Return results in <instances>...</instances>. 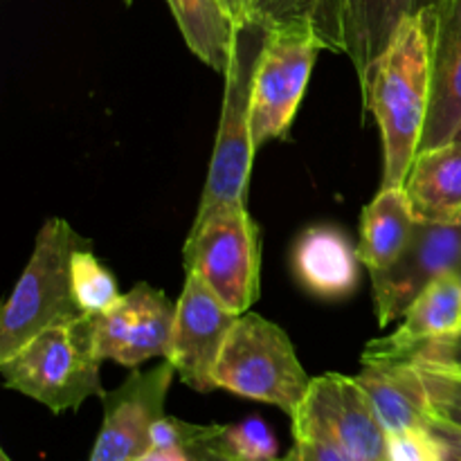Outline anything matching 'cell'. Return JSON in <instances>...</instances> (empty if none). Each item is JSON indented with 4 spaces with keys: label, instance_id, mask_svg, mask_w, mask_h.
Wrapping results in <instances>:
<instances>
[{
    "label": "cell",
    "instance_id": "obj_1",
    "mask_svg": "<svg viewBox=\"0 0 461 461\" xmlns=\"http://www.w3.org/2000/svg\"><path fill=\"white\" fill-rule=\"evenodd\" d=\"M365 111L383 138L381 187H403L419 153L430 106V36L426 18H405L360 81Z\"/></svg>",
    "mask_w": 461,
    "mask_h": 461
},
{
    "label": "cell",
    "instance_id": "obj_2",
    "mask_svg": "<svg viewBox=\"0 0 461 461\" xmlns=\"http://www.w3.org/2000/svg\"><path fill=\"white\" fill-rule=\"evenodd\" d=\"M102 363L95 347L93 315H86L36 333L16 354L0 360V374L5 387L61 414L79 410L90 396L106 394L99 381Z\"/></svg>",
    "mask_w": 461,
    "mask_h": 461
},
{
    "label": "cell",
    "instance_id": "obj_3",
    "mask_svg": "<svg viewBox=\"0 0 461 461\" xmlns=\"http://www.w3.org/2000/svg\"><path fill=\"white\" fill-rule=\"evenodd\" d=\"M86 239L68 221L48 219L39 230L34 252L0 311V360L16 354L36 333L54 324L86 318L72 295V252Z\"/></svg>",
    "mask_w": 461,
    "mask_h": 461
},
{
    "label": "cell",
    "instance_id": "obj_4",
    "mask_svg": "<svg viewBox=\"0 0 461 461\" xmlns=\"http://www.w3.org/2000/svg\"><path fill=\"white\" fill-rule=\"evenodd\" d=\"M266 34L268 27L257 21L237 27L232 61L223 75V108L198 214H210L219 207H248V183L257 151L252 140V88Z\"/></svg>",
    "mask_w": 461,
    "mask_h": 461
},
{
    "label": "cell",
    "instance_id": "obj_5",
    "mask_svg": "<svg viewBox=\"0 0 461 461\" xmlns=\"http://www.w3.org/2000/svg\"><path fill=\"white\" fill-rule=\"evenodd\" d=\"M311 378L284 329L257 313L239 315L214 367V387L275 405L293 419Z\"/></svg>",
    "mask_w": 461,
    "mask_h": 461
},
{
    "label": "cell",
    "instance_id": "obj_6",
    "mask_svg": "<svg viewBox=\"0 0 461 461\" xmlns=\"http://www.w3.org/2000/svg\"><path fill=\"white\" fill-rule=\"evenodd\" d=\"M185 275H196L234 313L259 297V228L248 207H219L196 214L183 250Z\"/></svg>",
    "mask_w": 461,
    "mask_h": 461
},
{
    "label": "cell",
    "instance_id": "obj_7",
    "mask_svg": "<svg viewBox=\"0 0 461 461\" xmlns=\"http://www.w3.org/2000/svg\"><path fill=\"white\" fill-rule=\"evenodd\" d=\"M291 421L295 441L324 444L349 461H390V435L356 376L331 372L311 378Z\"/></svg>",
    "mask_w": 461,
    "mask_h": 461
},
{
    "label": "cell",
    "instance_id": "obj_8",
    "mask_svg": "<svg viewBox=\"0 0 461 461\" xmlns=\"http://www.w3.org/2000/svg\"><path fill=\"white\" fill-rule=\"evenodd\" d=\"M320 52L322 45L309 27H268L252 88L257 149L288 135Z\"/></svg>",
    "mask_w": 461,
    "mask_h": 461
},
{
    "label": "cell",
    "instance_id": "obj_9",
    "mask_svg": "<svg viewBox=\"0 0 461 461\" xmlns=\"http://www.w3.org/2000/svg\"><path fill=\"white\" fill-rule=\"evenodd\" d=\"M176 367L167 363L151 372H133L120 387L102 396L104 421L88 461H140L153 450V428L165 419Z\"/></svg>",
    "mask_w": 461,
    "mask_h": 461
},
{
    "label": "cell",
    "instance_id": "obj_10",
    "mask_svg": "<svg viewBox=\"0 0 461 461\" xmlns=\"http://www.w3.org/2000/svg\"><path fill=\"white\" fill-rule=\"evenodd\" d=\"M176 304L149 284L140 282L104 313L93 315L95 347L102 360L138 367L169 356Z\"/></svg>",
    "mask_w": 461,
    "mask_h": 461
},
{
    "label": "cell",
    "instance_id": "obj_11",
    "mask_svg": "<svg viewBox=\"0 0 461 461\" xmlns=\"http://www.w3.org/2000/svg\"><path fill=\"white\" fill-rule=\"evenodd\" d=\"M239 313L223 304L201 277H185L183 295L176 302L174 338L169 360L185 385L207 394L214 387V367Z\"/></svg>",
    "mask_w": 461,
    "mask_h": 461
},
{
    "label": "cell",
    "instance_id": "obj_12",
    "mask_svg": "<svg viewBox=\"0 0 461 461\" xmlns=\"http://www.w3.org/2000/svg\"><path fill=\"white\" fill-rule=\"evenodd\" d=\"M461 275V225L417 223L408 250L385 270H374L378 324L401 320L412 302L441 275Z\"/></svg>",
    "mask_w": 461,
    "mask_h": 461
},
{
    "label": "cell",
    "instance_id": "obj_13",
    "mask_svg": "<svg viewBox=\"0 0 461 461\" xmlns=\"http://www.w3.org/2000/svg\"><path fill=\"white\" fill-rule=\"evenodd\" d=\"M430 36V106L419 151L450 142L461 131V0L423 12Z\"/></svg>",
    "mask_w": 461,
    "mask_h": 461
},
{
    "label": "cell",
    "instance_id": "obj_14",
    "mask_svg": "<svg viewBox=\"0 0 461 461\" xmlns=\"http://www.w3.org/2000/svg\"><path fill=\"white\" fill-rule=\"evenodd\" d=\"M392 336L365 347L363 363H399L423 342L437 340L461 329V275H441L405 311Z\"/></svg>",
    "mask_w": 461,
    "mask_h": 461
},
{
    "label": "cell",
    "instance_id": "obj_15",
    "mask_svg": "<svg viewBox=\"0 0 461 461\" xmlns=\"http://www.w3.org/2000/svg\"><path fill=\"white\" fill-rule=\"evenodd\" d=\"M293 273L315 297L342 300L358 288V250L342 230L333 225H311L293 246Z\"/></svg>",
    "mask_w": 461,
    "mask_h": 461
},
{
    "label": "cell",
    "instance_id": "obj_16",
    "mask_svg": "<svg viewBox=\"0 0 461 461\" xmlns=\"http://www.w3.org/2000/svg\"><path fill=\"white\" fill-rule=\"evenodd\" d=\"M403 189L419 223L461 225V140L419 151Z\"/></svg>",
    "mask_w": 461,
    "mask_h": 461
},
{
    "label": "cell",
    "instance_id": "obj_17",
    "mask_svg": "<svg viewBox=\"0 0 461 461\" xmlns=\"http://www.w3.org/2000/svg\"><path fill=\"white\" fill-rule=\"evenodd\" d=\"M441 0H345V54L358 81L385 52L405 18L421 16Z\"/></svg>",
    "mask_w": 461,
    "mask_h": 461
},
{
    "label": "cell",
    "instance_id": "obj_18",
    "mask_svg": "<svg viewBox=\"0 0 461 461\" xmlns=\"http://www.w3.org/2000/svg\"><path fill=\"white\" fill-rule=\"evenodd\" d=\"M387 435L430 426L421 374L412 363H363L356 374Z\"/></svg>",
    "mask_w": 461,
    "mask_h": 461
},
{
    "label": "cell",
    "instance_id": "obj_19",
    "mask_svg": "<svg viewBox=\"0 0 461 461\" xmlns=\"http://www.w3.org/2000/svg\"><path fill=\"white\" fill-rule=\"evenodd\" d=\"M417 223L403 187L378 189L374 201L363 210L360 246L356 248L360 264L369 273L390 268L408 250Z\"/></svg>",
    "mask_w": 461,
    "mask_h": 461
},
{
    "label": "cell",
    "instance_id": "obj_20",
    "mask_svg": "<svg viewBox=\"0 0 461 461\" xmlns=\"http://www.w3.org/2000/svg\"><path fill=\"white\" fill-rule=\"evenodd\" d=\"M167 5L194 57L225 75L232 61L237 25L223 0H167Z\"/></svg>",
    "mask_w": 461,
    "mask_h": 461
},
{
    "label": "cell",
    "instance_id": "obj_21",
    "mask_svg": "<svg viewBox=\"0 0 461 461\" xmlns=\"http://www.w3.org/2000/svg\"><path fill=\"white\" fill-rule=\"evenodd\" d=\"M255 21L266 27H309L322 50L345 54V0H255Z\"/></svg>",
    "mask_w": 461,
    "mask_h": 461
},
{
    "label": "cell",
    "instance_id": "obj_22",
    "mask_svg": "<svg viewBox=\"0 0 461 461\" xmlns=\"http://www.w3.org/2000/svg\"><path fill=\"white\" fill-rule=\"evenodd\" d=\"M72 295L84 315H99L120 302L117 279L90 250V243L77 248L70 261Z\"/></svg>",
    "mask_w": 461,
    "mask_h": 461
},
{
    "label": "cell",
    "instance_id": "obj_23",
    "mask_svg": "<svg viewBox=\"0 0 461 461\" xmlns=\"http://www.w3.org/2000/svg\"><path fill=\"white\" fill-rule=\"evenodd\" d=\"M417 369L421 374L432 421L461 430V372L430 365H417Z\"/></svg>",
    "mask_w": 461,
    "mask_h": 461
},
{
    "label": "cell",
    "instance_id": "obj_24",
    "mask_svg": "<svg viewBox=\"0 0 461 461\" xmlns=\"http://www.w3.org/2000/svg\"><path fill=\"white\" fill-rule=\"evenodd\" d=\"M223 444L234 461L277 459V439L273 430L257 417L234 426H223Z\"/></svg>",
    "mask_w": 461,
    "mask_h": 461
},
{
    "label": "cell",
    "instance_id": "obj_25",
    "mask_svg": "<svg viewBox=\"0 0 461 461\" xmlns=\"http://www.w3.org/2000/svg\"><path fill=\"white\" fill-rule=\"evenodd\" d=\"M140 461H234L223 444V426H207L187 444L153 448Z\"/></svg>",
    "mask_w": 461,
    "mask_h": 461
},
{
    "label": "cell",
    "instance_id": "obj_26",
    "mask_svg": "<svg viewBox=\"0 0 461 461\" xmlns=\"http://www.w3.org/2000/svg\"><path fill=\"white\" fill-rule=\"evenodd\" d=\"M387 455H390V461H444L441 444L432 432V426L410 428V430L390 435Z\"/></svg>",
    "mask_w": 461,
    "mask_h": 461
},
{
    "label": "cell",
    "instance_id": "obj_27",
    "mask_svg": "<svg viewBox=\"0 0 461 461\" xmlns=\"http://www.w3.org/2000/svg\"><path fill=\"white\" fill-rule=\"evenodd\" d=\"M399 363L430 365V367L457 369V372H461V329L444 338H437V340L423 342Z\"/></svg>",
    "mask_w": 461,
    "mask_h": 461
},
{
    "label": "cell",
    "instance_id": "obj_28",
    "mask_svg": "<svg viewBox=\"0 0 461 461\" xmlns=\"http://www.w3.org/2000/svg\"><path fill=\"white\" fill-rule=\"evenodd\" d=\"M286 461H349L342 457L338 450L329 448L324 444H315V441H295L291 453L284 457Z\"/></svg>",
    "mask_w": 461,
    "mask_h": 461
},
{
    "label": "cell",
    "instance_id": "obj_29",
    "mask_svg": "<svg viewBox=\"0 0 461 461\" xmlns=\"http://www.w3.org/2000/svg\"><path fill=\"white\" fill-rule=\"evenodd\" d=\"M432 432L437 435L441 444V453H444V461H461V430L455 428L441 426V423L432 421Z\"/></svg>",
    "mask_w": 461,
    "mask_h": 461
},
{
    "label": "cell",
    "instance_id": "obj_30",
    "mask_svg": "<svg viewBox=\"0 0 461 461\" xmlns=\"http://www.w3.org/2000/svg\"><path fill=\"white\" fill-rule=\"evenodd\" d=\"M223 5L237 27L255 21V0H223Z\"/></svg>",
    "mask_w": 461,
    "mask_h": 461
},
{
    "label": "cell",
    "instance_id": "obj_31",
    "mask_svg": "<svg viewBox=\"0 0 461 461\" xmlns=\"http://www.w3.org/2000/svg\"><path fill=\"white\" fill-rule=\"evenodd\" d=\"M0 461H14L12 457H9L7 453H5V450H0Z\"/></svg>",
    "mask_w": 461,
    "mask_h": 461
},
{
    "label": "cell",
    "instance_id": "obj_32",
    "mask_svg": "<svg viewBox=\"0 0 461 461\" xmlns=\"http://www.w3.org/2000/svg\"><path fill=\"white\" fill-rule=\"evenodd\" d=\"M455 140H461V131H459V133H457V138H455Z\"/></svg>",
    "mask_w": 461,
    "mask_h": 461
},
{
    "label": "cell",
    "instance_id": "obj_33",
    "mask_svg": "<svg viewBox=\"0 0 461 461\" xmlns=\"http://www.w3.org/2000/svg\"><path fill=\"white\" fill-rule=\"evenodd\" d=\"M124 3H126V5H131V3H133V0H124Z\"/></svg>",
    "mask_w": 461,
    "mask_h": 461
},
{
    "label": "cell",
    "instance_id": "obj_34",
    "mask_svg": "<svg viewBox=\"0 0 461 461\" xmlns=\"http://www.w3.org/2000/svg\"><path fill=\"white\" fill-rule=\"evenodd\" d=\"M273 461H286V459H279V457H277V459H273Z\"/></svg>",
    "mask_w": 461,
    "mask_h": 461
}]
</instances>
